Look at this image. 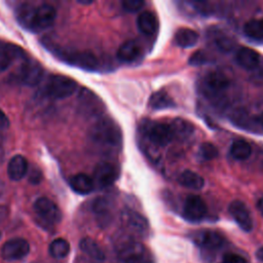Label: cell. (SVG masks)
<instances>
[{"instance_id":"4dcf8cb0","label":"cell","mask_w":263,"mask_h":263,"mask_svg":"<svg viewBox=\"0 0 263 263\" xmlns=\"http://www.w3.org/2000/svg\"><path fill=\"white\" fill-rule=\"evenodd\" d=\"M245 34L255 40H263V21L252 18L243 26Z\"/></svg>"},{"instance_id":"8d00e7d4","label":"cell","mask_w":263,"mask_h":263,"mask_svg":"<svg viewBox=\"0 0 263 263\" xmlns=\"http://www.w3.org/2000/svg\"><path fill=\"white\" fill-rule=\"evenodd\" d=\"M256 257H257V259H258L259 261H262V262H263V247H261V248H259V249L257 250V252H256Z\"/></svg>"},{"instance_id":"e575fe53","label":"cell","mask_w":263,"mask_h":263,"mask_svg":"<svg viewBox=\"0 0 263 263\" xmlns=\"http://www.w3.org/2000/svg\"><path fill=\"white\" fill-rule=\"evenodd\" d=\"M206 61L205 59V55L202 51H196L194 52L191 57H190V60H189V63L191 65H201L203 64L204 62Z\"/></svg>"},{"instance_id":"b9f144b4","label":"cell","mask_w":263,"mask_h":263,"mask_svg":"<svg viewBox=\"0 0 263 263\" xmlns=\"http://www.w3.org/2000/svg\"><path fill=\"white\" fill-rule=\"evenodd\" d=\"M1 236H2V233H1V231H0V238H1Z\"/></svg>"},{"instance_id":"7c38bea8","label":"cell","mask_w":263,"mask_h":263,"mask_svg":"<svg viewBox=\"0 0 263 263\" xmlns=\"http://www.w3.org/2000/svg\"><path fill=\"white\" fill-rule=\"evenodd\" d=\"M122 224L134 233L144 235L149 229L148 221L144 216L130 209H125L121 213Z\"/></svg>"},{"instance_id":"d6986e66","label":"cell","mask_w":263,"mask_h":263,"mask_svg":"<svg viewBox=\"0 0 263 263\" xmlns=\"http://www.w3.org/2000/svg\"><path fill=\"white\" fill-rule=\"evenodd\" d=\"M235 59L238 65L247 70L255 69L260 63L259 53L256 50L246 46H242L239 49H237Z\"/></svg>"},{"instance_id":"603a6c76","label":"cell","mask_w":263,"mask_h":263,"mask_svg":"<svg viewBox=\"0 0 263 263\" xmlns=\"http://www.w3.org/2000/svg\"><path fill=\"white\" fill-rule=\"evenodd\" d=\"M178 182L183 187L193 190H200L204 186L203 178L199 174L190 170L183 171L178 177Z\"/></svg>"},{"instance_id":"484cf974","label":"cell","mask_w":263,"mask_h":263,"mask_svg":"<svg viewBox=\"0 0 263 263\" xmlns=\"http://www.w3.org/2000/svg\"><path fill=\"white\" fill-rule=\"evenodd\" d=\"M171 126L173 129L174 138H177L179 140L187 139L193 134V130H194L193 125L189 121L182 118L174 119Z\"/></svg>"},{"instance_id":"7a4b0ae2","label":"cell","mask_w":263,"mask_h":263,"mask_svg":"<svg viewBox=\"0 0 263 263\" xmlns=\"http://www.w3.org/2000/svg\"><path fill=\"white\" fill-rule=\"evenodd\" d=\"M89 139L96 146L105 150L117 149L122 142L119 126L109 118L100 119L91 126Z\"/></svg>"},{"instance_id":"52a82bcc","label":"cell","mask_w":263,"mask_h":263,"mask_svg":"<svg viewBox=\"0 0 263 263\" xmlns=\"http://www.w3.org/2000/svg\"><path fill=\"white\" fill-rule=\"evenodd\" d=\"M33 208L36 215L46 223L57 224L62 219V213L59 206L47 197H39L34 202Z\"/></svg>"},{"instance_id":"e0dca14e","label":"cell","mask_w":263,"mask_h":263,"mask_svg":"<svg viewBox=\"0 0 263 263\" xmlns=\"http://www.w3.org/2000/svg\"><path fill=\"white\" fill-rule=\"evenodd\" d=\"M24 54L23 49L15 45L0 43V73L6 71L15 59H26Z\"/></svg>"},{"instance_id":"2e32d148","label":"cell","mask_w":263,"mask_h":263,"mask_svg":"<svg viewBox=\"0 0 263 263\" xmlns=\"http://www.w3.org/2000/svg\"><path fill=\"white\" fill-rule=\"evenodd\" d=\"M92 212L101 227H106L112 219V206L109 199L100 196L92 203Z\"/></svg>"},{"instance_id":"83f0119b","label":"cell","mask_w":263,"mask_h":263,"mask_svg":"<svg viewBox=\"0 0 263 263\" xmlns=\"http://www.w3.org/2000/svg\"><path fill=\"white\" fill-rule=\"evenodd\" d=\"M230 154L234 159L245 160L249 158L252 154L251 145L245 140H235L231 144Z\"/></svg>"},{"instance_id":"d6a6232c","label":"cell","mask_w":263,"mask_h":263,"mask_svg":"<svg viewBox=\"0 0 263 263\" xmlns=\"http://www.w3.org/2000/svg\"><path fill=\"white\" fill-rule=\"evenodd\" d=\"M145 2L142 0H124L121 2L122 8L127 12H136L139 11L143 6Z\"/></svg>"},{"instance_id":"8992f818","label":"cell","mask_w":263,"mask_h":263,"mask_svg":"<svg viewBox=\"0 0 263 263\" xmlns=\"http://www.w3.org/2000/svg\"><path fill=\"white\" fill-rule=\"evenodd\" d=\"M30 253V243L23 237L8 239L1 248V257L5 261H16Z\"/></svg>"},{"instance_id":"9a60e30c","label":"cell","mask_w":263,"mask_h":263,"mask_svg":"<svg viewBox=\"0 0 263 263\" xmlns=\"http://www.w3.org/2000/svg\"><path fill=\"white\" fill-rule=\"evenodd\" d=\"M194 242L204 249L208 250H216L223 245V236L213 230H201L194 234L193 236Z\"/></svg>"},{"instance_id":"1f68e13d","label":"cell","mask_w":263,"mask_h":263,"mask_svg":"<svg viewBox=\"0 0 263 263\" xmlns=\"http://www.w3.org/2000/svg\"><path fill=\"white\" fill-rule=\"evenodd\" d=\"M199 155L205 160H211L218 156V149L212 143L205 142L199 147Z\"/></svg>"},{"instance_id":"30bf717a","label":"cell","mask_w":263,"mask_h":263,"mask_svg":"<svg viewBox=\"0 0 263 263\" xmlns=\"http://www.w3.org/2000/svg\"><path fill=\"white\" fill-rule=\"evenodd\" d=\"M206 205L198 195H188L183 206V216L190 222H198L206 215Z\"/></svg>"},{"instance_id":"6da1fadb","label":"cell","mask_w":263,"mask_h":263,"mask_svg":"<svg viewBox=\"0 0 263 263\" xmlns=\"http://www.w3.org/2000/svg\"><path fill=\"white\" fill-rule=\"evenodd\" d=\"M57 17V10L50 4H22L16 12V18L21 26L32 32H40L52 26Z\"/></svg>"},{"instance_id":"836d02e7","label":"cell","mask_w":263,"mask_h":263,"mask_svg":"<svg viewBox=\"0 0 263 263\" xmlns=\"http://www.w3.org/2000/svg\"><path fill=\"white\" fill-rule=\"evenodd\" d=\"M222 263H247L246 259L235 253H227L223 256Z\"/></svg>"},{"instance_id":"5bb4252c","label":"cell","mask_w":263,"mask_h":263,"mask_svg":"<svg viewBox=\"0 0 263 263\" xmlns=\"http://www.w3.org/2000/svg\"><path fill=\"white\" fill-rule=\"evenodd\" d=\"M148 138L157 146H166L174 139L171 124L154 123L148 129Z\"/></svg>"},{"instance_id":"f1b7e54d","label":"cell","mask_w":263,"mask_h":263,"mask_svg":"<svg viewBox=\"0 0 263 263\" xmlns=\"http://www.w3.org/2000/svg\"><path fill=\"white\" fill-rule=\"evenodd\" d=\"M48 252L49 255L55 259L65 258L70 253V243L65 238L58 237L50 242Z\"/></svg>"},{"instance_id":"d590c367","label":"cell","mask_w":263,"mask_h":263,"mask_svg":"<svg viewBox=\"0 0 263 263\" xmlns=\"http://www.w3.org/2000/svg\"><path fill=\"white\" fill-rule=\"evenodd\" d=\"M9 126V119L5 113L0 109V129H6Z\"/></svg>"},{"instance_id":"44dd1931","label":"cell","mask_w":263,"mask_h":263,"mask_svg":"<svg viewBox=\"0 0 263 263\" xmlns=\"http://www.w3.org/2000/svg\"><path fill=\"white\" fill-rule=\"evenodd\" d=\"M141 55V47L139 44L133 40L123 42L118 50L117 58L123 63H133L136 62Z\"/></svg>"},{"instance_id":"ac0fdd59","label":"cell","mask_w":263,"mask_h":263,"mask_svg":"<svg viewBox=\"0 0 263 263\" xmlns=\"http://www.w3.org/2000/svg\"><path fill=\"white\" fill-rule=\"evenodd\" d=\"M28 161L23 155H14L7 164V175L12 181L22 180L28 172Z\"/></svg>"},{"instance_id":"5b68a950","label":"cell","mask_w":263,"mask_h":263,"mask_svg":"<svg viewBox=\"0 0 263 263\" xmlns=\"http://www.w3.org/2000/svg\"><path fill=\"white\" fill-rule=\"evenodd\" d=\"M15 76L20 83L28 86H34L37 85L42 79L43 69L38 62L27 58L23 60L21 67L15 73Z\"/></svg>"},{"instance_id":"7402d4cb","label":"cell","mask_w":263,"mask_h":263,"mask_svg":"<svg viewBox=\"0 0 263 263\" xmlns=\"http://www.w3.org/2000/svg\"><path fill=\"white\" fill-rule=\"evenodd\" d=\"M70 186L76 193L85 195L95 189V182L85 174H77L70 179Z\"/></svg>"},{"instance_id":"3957f363","label":"cell","mask_w":263,"mask_h":263,"mask_svg":"<svg viewBox=\"0 0 263 263\" xmlns=\"http://www.w3.org/2000/svg\"><path fill=\"white\" fill-rule=\"evenodd\" d=\"M77 82L64 75H51L45 85V93L52 99H66L77 89Z\"/></svg>"},{"instance_id":"277c9868","label":"cell","mask_w":263,"mask_h":263,"mask_svg":"<svg viewBox=\"0 0 263 263\" xmlns=\"http://www.w3.org/2000/svg\"><path fill=\"white\" fill-rule=\"evenodd\" d=\"M77 98L78 111L87 118L99 116L105 111V105L102 100L88 88L81 87Z\"/></svg>"},{"instance_id":"ffe728a7","label":"cell","mask_w":263,"mask_h":263,"mask_svg":"<svg viewBox=\"0 0 263 263\" xmlns=\"http://www.w3.org/2000/svg\"><path fill=\"white\" fill-rule=\"evenodd\" d=\"M137 27L142 34L147 36L153 35L158 28L156 15L149 10L141 12L137 18Z\"/></svg>"},{"instance_id":"f546056e","label":"cell","mask_w":263,"mask_h":263,"mask_svg":"<svg viewBox=\"0 0 263 263\" xmlns=\"http://www.w3.org/2000/svg\"><path fill=\"white\" fill-rule=\"evenodd\" d=\"M174 105L172 98L164 91L158 90L154 92L149 99V106L154 110H161L170 108Z\"/></svg>"},{"instance_id":"ba28073f","label":"cell","mask_w":263,"mask_h":263,"mask_svg":"<svg viewBox=\"0 0 263 263\" xmlns=\"http://www.w3.org/2000/svg\"><path fill=\"white\" fill-rule=\"evenodd\" d=\"M61 59L69 64L78 66L80 68L86 69V70H97L99 67V61L97 57L89 52V51H62L60 50V53H58Z\"/></svg>"},{"instance_id":"cb8c5ba5","label":"cell","mask_w":263,"mask_h":263,"mask_svg":"<svg viewBox=\"0 0 263 263\" xmlns=\"http://www.w3.org/2000/svg\"><path fill=\"white\" fill-rule=\"evenodd\" d=\"M79 247L83 253L97 261H104L106 258L102 248L90 237H83L79 242Z\"/></svg>"},{"instance_id":"74e56055","label":"cell","mask_w":263,"mask_h":263,"mask_svg":"<svg viewBox=\"0 0 263 263\" xmlns=\"http://www.w3.org/2000/svg\"><path fill=\"white\" fill-rule=\"evenodd\" d=\"M257 208H258L259 212L261 213V215L263 216V196L258 200V202H257Z\"/></svg>"},{"instance_id":"f35d334b","label":"cell","mask_w":263,"mask_h":263,"mask_svg":"<svg viewBox=\"0 0 263 263\" xmlns=\"http://www.w3.org/2000/svg\"><path fill=\"white\" fill-rule=\"evenodd\" d=\"M31 175H32V176H37V175H40V173L33 172ZM30 181H31V182H33V183H38V182H39V180H38V179H33V178H30Z\"/></svg>"},{"instance_id":"d4e9b609","label":"cell","mask_w":263,"mask_h":263,"mask_svg":"<svg viewBox=\"0 0 263 263\" xmlns=\"http://www.w3.org/2000/svg\"><path fill=\"white\" fill-rule=\"evenodd\" d=\"M198 34L189 28H181L175 34V42L181 47H191L196 44Z\"/></svg>"},{"instance_id":"ab89813d","label":"cell","mask_w":263,"mask_h":263,"mask_svg":"<svg viewBox=\"0 0 263 263\" xmlns=\"http://www.w3.org/2000/svg\"><path fill=\"white\" fill-rule=\"evenodd\" d=\"M93 1H82V0H78L77 1V3H79V4H83V5H89V4H91Z\"/></svg>"},{"instance_id":"4fadbf2b","label":"cell","mask_w":263,"mask_h":263,"mask_svg":"<svg viewBox=\"0 0 263 263\" xmlns=\"http://www.w3.org/2000/svg\"><path fill=\"white\" fill-rule=\"evenodd\" d=\"M145 254V247L138 241L130 240L124 242L118 249L117 255L120 261L124 263H137Z\"/></svg>"},{"instance_id":"4316f807","label":"cell","mask_w":263,"mask_h":263,"mask_svg":"<svg viewBox=\"0 0 263 263\" xmlns=\"http://www.w3.org/2000/svg\"><path fill=\"white\" fill-rule=\"evenodd\" d=\"M205 83L212 90L221 91L229 86V79L225 74L214 71L208 74L205 77Z\"/></svg>"},{"instance_id":"9c48e42d","label":"cell","mask_w":263,"mask_h":263,"mask_svg":"<svg viewBox=\"0 0 263 263\" xmlns=\"http://www.w3.org/2000/svg\"><path fill=\"white\" fill-rule=\"evenodd\" d=\"M119 171L117 166L111 162L103 161L97 164L93 171V182L101 188L111 186L118 178Z\"/></svg>"},{"instance_id":"60d3db41","label":"cell","mask_w":263,"mask_h":263,"mask_svg":"<svg viewBox=\"0 0 263 263\" xmlns=\"http://www.w3.org/2000/svg\"><path fill=\"white\" fill-rule=\"evenodd\" d=\"M259 120H260V123H261L262 126H263V112L261 113V115H260V117H259Z\"/></svg>"},{"instance_id":"8fae6325","label":"cell","mask_w":263,"mask_h":263,"mask_svg":"<svg viewBox=\"0 0 263 263\" xmlns=\"http://www.w3.org/2000/svg\"><path fill=\"white\" fill-rule=\"evenodd\" d=\"M228 211L232 216V218L234 219V221L243 231L249 232L253 229V226H254L253 219L245 202H242L241 200L235 199L230 202L228 206Z\"/></svg>"}]
</instances>
